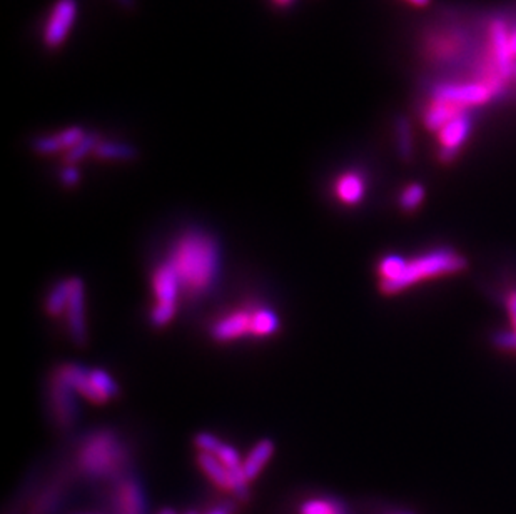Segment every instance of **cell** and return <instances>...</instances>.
<instances>
[{"instance_id": "obj_1", "label": "cell", "mask_w": 516, "mask_h": 514, "mask_svg": "<svg viewBox=\"0 0 516 514\" xmlns=\"http://www.w3.org/2000/svg\"><path fill=\"white\" fill-rule=\"evenodd\" d=\"M167 263L174 267L182 291L201 295L219 276L221 249L214 235L189 231L177 239Z\"/></svg>"}, {"instance_id": "obj_2", "label": "cell", "mask_w": 516, "mask_h": 514, "mask_svg": "<svg viewBox=\"0 0 516 514\" xmlns=\"http://www.w3.org/2000/svg\"><path fill=\"white\" fill-rule=\"evenodd\" d=\"M466 267L468 261L463 254L451 248H438L416 257L413 261H408L397 278L381 280L380 291L384 295L403 293L418 282L448 274H458Z\"/></svg>"}, {"instance_id": "obj_3", "label": "cell", "mask_w": 516, "mask_h": 514, "mask_svg": "<svg viewBox=\"0 0 516 514\" xmlns=\"http://www.w3.org/2000/svg\"><path fill=\"white\" fill-rule=\"evenodd\" d=\"M124 463L126 451L118 436L111 431H97L90 434L79 449V466L90 478L118 474Z\"/></svg>"}, {"instance_id": "obj_4", "label": "cell", "mask_w": 516, "mask_h": 514, "mask_svg": "<svg viewBox=\"0 0 516 514\" xmlns=\"http://www.w3.org/2000/svg\"><path fill=\"white\" fill-rule=\"evenodd\" d=\"M79 12L77 0H58L47 17L44 27V44L49 50L59 49L74 27Z\"/></svg>"}, {"instance_id": "obj_5", "label": "cell", "mask_w": 516, "mask_h": 514, "mask_svg": "<svg viewBox=\"0 0 516 514\" xmlns=\"http://www.w3.org/2000/svg\"><path fill=\"white\" fill-rule=\"evenodd\" d=\"M493 97V88L485 84L440 86L433 90L435 103L450 104L459 109L487 104Z\"/></svg>"}, {"instance_id": "obj_6", "label": "cell", "mask_w": 516, "mask_h": 514, "mask_svg": "<svg viewBox=\"0 0 516 514\" xmlns=\"http://www.w3.org/2000/svg\"><path fill=\"white\" fill-rule=\"evenodd\" d=\"M438 134L442 144L438 159L444 164H450L457 159L459 149L465 146L472 134V118L466 112H461Z\"/></svg>"}, {"instance_id": "obj_7", "label": "cell", "mask_w": 516, "mask_h": 514, "mask_svg": "<svg viewBox=\"0 0 516 514\" xmlns=\"http://www.w3.org/2000/svg\"><path fill=\"white\" fill-rule=\"evenodd\" d=\"M112 500L118 514H148L144 489L133 476H126L119 481Z\"/></svg>"}, {"instance_id": "obj_8", "label": "cell", "mask_w": 516, "mask_h": 514, "mask_svg": "<svg viewBox=\"0 0 516 514\" xmlns=\"http://www.w3.org/2000/svg\"><path fill=\"white\" fill-rule=\"evenodd\" d=\"M86 294L84 282L79 278L71 280V297L67 304V321L71 336L79 346L86 344L88 327H86Z\"/></svg>"}, {"instance_id": "obj_9", "label": "cell", "mask_w": 516, "mask_h": 514, "mask_svg": "<svg viewBox=\"0 0 516 514\" xmlns=\"http://www.w3.org/2000/svg\"><path fill=\"white\" fill-rule=\"evenodd\" d=\"M52 408L56 421L62 427H71L77 419L79 408L75 403L74 389L64 381L59 372H56V378L52 380Z\"/></svg>"}, {"instance_id": "obj_10", "label": "cell", "mask_w": 516, "mask_h": 514, "mask_svg": "<svg viewBox=\"0 0 516 514\" xmlns=\"http://www.w3.org/2000/svg\"><path fill=\"white\" fill-rule=\"evenodd\" d=\"M86 137V133L82 127L79 126H73L69 129H64L58 134L52 135H42L32 141V149L37 154L42 156H50V154H58L60 150L69 152L75 144H79L82 139Z\"/></svg>"}, {"instance_id": "obj_11", "label": "cell", "mask_w": 516, "mask_h": 514, "mask_svg": "<svg viewBox=\"0 0 516 514\" xmlns=\"http://www.w3.org/2000/svg\"><path fill=\"white\" fill-rule=\"evenodd\" d=\"M58 372L64 378V381L74 389L75 393L86 397L90 403L94 404L107 403V399L94 386V382L90 380V371H88L86 367L79 366V364H65L60 367Z\"/></svg>"}, {"instance_id": "obj_12", "label": "cell", "mask_w": 516, "mask_h": 514, "mask_svg": "<svg viewBox=\"0 0 516 514\" xmlns=\"http://www.w3.org/2000/svg\"><path fill=\"white\" fill-rule=\"evenodd\" d=\"M152 291L158 299V304L176 306L177 294L182 289H181V282H179L174 267L167 261L154 271Z\"/></svg>"}, {"instance_id": "obj_13", "label": "cell", "mask_w": 516, "mask_h": 514, "mask_svg": "<svg viewBox=\"0 0 516 514\" xmlns=\"http://www.w3.org/2000/svg\"><path fill=\"white\" fill-rule=\"evenodd\" d=\"M244 336H252V311L233 312L212 327L216 341H235Z\"/></svg>"}, {"instance_id": "obj_14", "label": "cell", "mask_w": 516, "mask_h": 514, "mask_svg": "<svg viewBox=\"0 0 516 514\" xmlns=\"http://www.w3.org/2000/svg\"><path fill=\"white\" fill-rule=\"evenodd\" d=\"M491 41H493V50H495V59L497 67L502 79H508L512 73H515V62L513 54L510 47V35L503 20H497L491 26Z\"/></svg>"}, {"instance_id": "obj_15", "label": "cell", "mask_w": 516, "mask_h": 514, "mask_svg": "<svg viewBox=\"0 0 516 514\" xmlns=\"http://www.w3.org/2000/svg\"><path fill=\"white\" fill-rule=\"evenodd\" d=\"M365 179L356 173L343 174L336 182V196L346 206L359 204L365 197Z\"/></svg>"}, {"instance_id": "obj_16", "label": "cell", "mask_w": 516, "mask_h": 514, "mask_svg": "<svg viewBox=\"0 0 516 514\" xmlns=\"http://www.w3.org/2000/svg\"><path fill=\"white\" fill-rule=\"evenodd\" d=\"M273 453H274V442L271 440L259 441L252 448L251 453L246 456V459L243 463V470H244L248 481H252L254 478L259 476V472L267 464Z\"/></svg>"}, {"instance_id": "obj_17", "label": "cell", "mask_w": 516, "mask_h": 514, "mask_svg": "<svg viewBox=\"0 0 516 514\" xmlns=\"http://www.w3.org/2000/svg\"><path fill=\"white\" fill-rule=\"evenodd\" d=\"M395 142L399 159L412 162L414 156L413 126L412 120L404 116H398L395 120Z\"/></svg>"}, {"instance_id": "obj_18", "label": "cell", "mask_w": 516, "mask_h": 514, "mask_svg": "<svg viewBox=\"0 0 516 514\" xmlns=\"http://www.w3.org/2000/svg\"><path fill=\"white\" fill-rule=\"evenodd\" d=\"M465 109H459L450 104L435 103L425 114V127L428 131L440 133L443 127H446L453 119L458 118Z\"/></svg>"}, {"instance_id": "obj_19", "label": "cell", "mask_w": 516, "mask_h": 514, "mask_svg": "<svg viewBox=\"0 0 516 514\" xmlns=\"http://www.w3.org/2000/svg\"><path fill=\"white\" fill-rule=\"evenodd\" d=\"M197 463H199L201 470L206 472L209 479L212 483H216V485L221 486L224 489H229L231 491V476H229V471L218 459V456L201 453V455L197 456Z\"/></svg>"}, {"instance_id": "obj_20", "label": "cell", "mask_w": 516, "mask_h": 514, "mask_svg": "<svg viewBox=\"0 0 516 514\" xmlns=\"http://www.w3.org/2000/svg\"><path fill=\"white\" fill-rule=\"evenodd\" d=\"M280 329V318L274 311L267 308L252 311V336L266 338L273 336Z\"/></svg>"}, {"instance_id": "obj_21", "label": "cell", "mask_w": 516, "mask_h": 514, "mask_svg": "<svg viewBox=\"0 0 516 514\" xmlns=\"http://www.w3.org/2000/svg\"><path fill=\"white\" fill-rule=\"evenodd\" d=\"M105 161H133L137 157V149L124 142H99L94 152Z\"/></svg>"}, {"instance_id": "obj_22", "label": "cell", "mask_w": 516, "mask_h": 514, "mask_svg": "<svg viewBox=\"0 0 516 514\" xmlns=\"http://www.w3.org/2000/svg\"><path fill=\"white\" fill-rule=\"evenodd\" d=\"M69 297H71V280H60L47 295V301H45L47 312L50 316H60L67 309Z\"/></svg>"}, {"instance_id": "obj_23", "label": "cell", "mask_w": 516, "mask_h": 514, "mask_svg": "<svg viewBox=\"0 0 516 514\" xmlns=\"http://www.w3.org/2000/svg\"><path fill=\"white\" fill-rule=\"evenodd\" d=\"M299 514H346L340 501L308 500L299 508Z\"/></svg>"}, {"instance_id": "obj_24", "label": "cell", "mask_w": 516, "mask_h": 514, "mask_svg": "<svg viewBox=\"0 0 516 514\" xmlns=\"http://www.w3.org/2000/svg\"><path fill=\"white\" fill-rule=\"evenodd\" d=\"M427 197V191L421 184H412L399 196V207L404 212H414L418 207L423 204Z\"/></svg>"}, {"instance_id": "obj_25", "label": "cell", "mask_w": 516, "mask_h": 514, "mask_svg": "<svg viewBox=\"0 0 516 514\" xmlns=\"http://www.w3.org/2000/svg\"><path fill=\"white\" fill-rule=\"evenodd\" d=\"M101 141L97 139L96 134H86V137L75 144L67 154H65V162L71 164V165H75L77 162L82 161L86 156L89 154H94L96 152V147L99 144Z\"/></svg>"}, {"instance_id": "obj_26", "label": "cell", "mask_w": 516, "mask_h": 514, "mask_svg": "<svg viewBox=\"0 0 516 514\" xmlns=\"http://www.w3.org/2000/svg\"><path fill=\"white\" fill-rule=\"evenodd\" d=\"M90 380L94 382V386L97 387V391L107 401L112 399V397L119 396L118 382L114 381L112 376L107 374L103 369H90Z\"/></svg>"}, {"instance_id": "obj_27", "label": "cell", "mask_w": 516, "mask_h": 514, "mask_svg": "<svg viewBox=\"0 0 516 514\" xmlns=\"http://www.w3.org/2000/svg\"><path fill=\"white\" fill-rule=\"evenodd\" d=\"M406 259L401 257V256H386L383 261L378 265V271H380V276H381V280H393L397 278L399 272L404 269L406 265Z\"/></svg>"}, {"instance_id": "obj_28", "label": "cell", "mask_w": 516, "mask_h": 514, "mask_svg": "<svg viewBox=\"0 0 516 514\" xmlns=\"http://www.w3.org/2000/svg\"><path fill=\"white\" fill-rule=\"evenodd\" d=\"M214 456H218V459L227 468V471L241 470L243 468L241 457H239L236 449L231 444L222 442L221 448L216 451Z\"/></svg>"}, {"instance_id": "obj_29", "label": "cell", "mask_w": 516, "mask_h": 514, "mask_svg": "<svg viewBox=\"0 0 516 514\" xmlns=\"http://www.w3.org/2000/svg\"><path fill=\"white\" fill-rule=\"evenodd\" d=\"M194 444L201 453H207V455H216V451L221 448L222 441L216 438L211 433H199L194 438Z\"/></svg>"}, {"instance_id": "obj_30", "label": "cell", "mask_w": 516, "mask_h": 514, "mask_svg": "<svg viewBox=\"0 0 516 514\" xmlns=\"http://www.w3.org/2000/svg\"><path fill=\"white\" fill-rule=\"evenodd\" d=\"M176 314V306H166V304H156L150 312V321L158 327H163L166 324L171 323Z\"/></svg>"}, {"instance_id": "obj_31", "label": "cell", "mask_w": 516, "mask_h": 514, "mask_svg": "<svg viewBox=\"0 0 516 514\" xmlns=\"http://www.w3.org/2000/svg\"><path fill=\"white\" fill-rule=\"evenodd\" d=\"M493 344L503 351H516V333L512 331H498L493 334Z\"/></svg>"}, {"instance_id": "obj_32", "label": "cell", "mask_w": 516, "mask_h": 514, "mask_svg": "<svg viewBox=\"0 0 516 514\" xmlns=\"http://www.w3.org/2000/svg\"><path fill=\"white\" fill-rule=\"evenodd\" d=\"M81 180V173L75 165H71L67 164L62 171H60V182L65 186V188H74L75 184H79Z\"/></svg>"}, {"instance_id": "obj_33", "label": "cell", "mask_w": 516, "mask_h": 514, "mask_svg": "<svg viewBox=\"0 0 516 514\" xmlns=\"http://www.w3.org/2000/svg\"><path fill=\"white\" fill-rule=\"evenodd\" d=\"M506 308H508V314H510V319H512L513 331L516 333V289H513L512 293L508 294V297H506Z\"/></svg>"}, {"instance_id": "obj_34", "label": "cell", "mask_w": 516, "mask_h": 514, "mask_svg": "<svg viewBox=\"0 0 516 514\" xmlns=\"http://www.w3.org/2000/svg\"><path fill=\"white\" fill-rule=\"evenodd\" d=\"M116 2L126 11H134L135 9V0H116Z\"/></svg>"}, {"instance_id": "obj_35", "label": "cell", "mask_w": 516, "mask_h": 514, "mask_svg": "<svg viewBox=\"0 0 516 514\" xmlns=\"http://www.w3.org/2000/svg\"><path fill=\"white\" fill-rule=\"evenodd\" d=\"M207 514H233V510L229 506H219V508H214L212 511H209Z\"/></svg>"}, {"instance_id": "obj_36", "label": "cell", "mask_w": 516, "mask_h": 514, "mask_svg": "<svg viewBox=\"0 0 516 514\" xmlns=\"http://www.w3.org/2000/svg\"><path fill=\"white\" fill-rule=\"evenodd\" d=\"M410 4H413L416 7H427L431 4V0H408Z\"/></svg>"}, {"instance_id": "obj_37", "label": "cell", "mask_w": 516, "mask_h": 514, "mask_svg": "<svg viewBox=\"0 0 516 514\" xmlns=\"http://www.w3.org/2000/svg\"><path fill=\"white\" fill-rule=\"evenodd\" d=\"M273 2H274L278 7H289L295 0H273Z\"/></svg>"}, {"instance_id": "obj_38", "label": "cell", "mask_w": 516, "mask_h": 514, "mask_svg": "<svg viewBox=\"0 0 516 514\" xmlns=\"http://www.w3.org/2000/svg\"><path fill=\"white\" fill-rule=\"evenodd\" d=\"M510 47H512V54L516 58V32L510 37Z\"/></svg>"}, {"instance_id": "obj_39", "label": "cell", "mask_w": 516, "mask_h": 514, "mask_svg": "<svg viewBox=\"0 0 516 514\" xmlns=\"http://www.w3.org/2000/svg\"><path fill=\"white\" fill-rule=\"evenodd\" d=\"M159 514H176V511H174V510H169V508H166V510H163V511H161Z\"/></svg>"}, {"instance_id": "obj_40", "label": "cell", "mask_w": 516, "mask_h": 514, "mask_svg": "<svg viewBox=\"0 0 516 514\" xmlns=\"http://www.w3.org/2000/svg\"><path fill=\"white\" fill-rule=\"evenodd\" d=\"M186 514H199V513H197V511H189V513H186Z\"/></svg>"}, {"instance_id": "obj_41", "label": "cell", "mask_w": 516, "mask_h": 514, "mask_svg": "<svg viewBox=\"0 0 516 514\" xmlns=\"http://www.w3.org/2000/svg\"><path fill=\"white\" fill-rule=\"evenodd\" d=\"M515 75H516V60H515Z\"/></svg>"}]
</instances>
